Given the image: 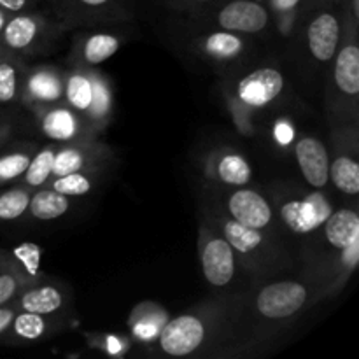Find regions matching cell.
Wrapping results in <instances>:
<instances>
[{
    "mask_svg": "<svg viewBox=\"0 0 359 359\" xmlns=\"http://www.w3.org/2000/svg\"><path fill=\"white\" fill-rule=\"evenodd\" d=\"M63 98L65 104L90 126L91 132L95 128H102L109 121L112 111V93L107 79L100 74L81 69L72 70L65 77Z\"/></svg>",
    "mask_w": 359,
    "mask_h": 359,
    "instance_id": "cell-1",
    "label": "cell"
},
{
    "mask_svg": "<svg viewBox=\"0 0 359 359\" xmlns=\"http://www.w3.org/2000/svg\"><path fill=\"white\" fill-rule=\"evenodd\" d=\"M309 291L294 280H279L263 287L256 297V309L266 319H286L305 307Z\"/></svg>",
    "mask_w": 359,
    "mask_h": 359,
    "instance_id": "cell-2",
    "label": "cell"
},
{
    "mask_svg": "<svg viewBox=\"0 0 359 359\" xmlns=\"http://www.w3.org/2000/svg\"><path fill=\"white\" fill-rule=\"evenodd\" d=\"M332 212V203L323 193L318 191L311 193L304 198L290 200L280 207L283 223L297 235H307L318 230Z\"/></svg>",
    "mask_w": 359,
    "mask_h": 359,
    "instance_id": "cell-3",
    "label": "cell"
},
{
    "mask_svg": "<svg viewBox=\"0 0 359 359\" xmlns=\"http://www.w3.org/2000/svg\"><path fill=\"white\" fill-rule=\"evenodd\" d=\"M205 325L191 314L179 316L165 325L160 333V347L168 356H189L205 340Z\"/></svg>",
    "mask_w": 359,
    "mask_h": 359,
    "instance_id": "cell-4",
    "label": "cell"
},
{
    "mask_svg": "<svg viewBox=\"0 0 359 359\" xmlns=\"http://www.w3.org/2000/svg\"><path fill=\"white\" fill-rule=\"evenodd\" d=\"M39 121H41L42 133L56 144L90 140V126L67 104L63 105L58 102V104L46 105Z\"/></svg>",
    "mask_w": 359,
    "mask_h": 359,
    "instance_id": "cell-5",
    "label": "cell"
},
{
    "mask_svg": "<svg viewBox=\"0 0 359 359\" xmlns=\"http://www.w3.org/2000/svg\"><path fill=\"white\" fill-rule=\"evenodd\" d=\"M284 90L283 74L272 67H263L242 77L237 84V98L242 105L262 109L272 104Z\"/></svg>",
    "mask_w": 359,
    "mask_h": 359,
    "instance_id": "cell-6",
    "label": "cell"
},
{
    "mask_svg": "<svg viewBox=\"0 0 359 359\" xmlns=\"http://www.w3.org/2000/svg\"><path fill=\"white\" fill-rule=\"evenodd\" d=\"M221 30L235 34H258L269 27V11L255 0H231L216 16Z\"/></svg>",
    "mask_w": 359,
    "mask_h": 359,
    "instance_id": "cell-7",
    "label": "cell"
},
{
    "mask_svg": "<svg viewBox=\"0 0 359 359\" xmlns=\"http://www.w3.org/2000/svg\"><path fill=\"white\" fill-rule=\"evenodd\" d=\"M202 272L207 283L214 287H223L235 276V251L223 237L207 233L200 251Z\"/></svg>",
    "mask_w": 359,
    "mask_h": 359,
    "instance_id": "cell-8",
    "label": "cell"
},
{
    "mask_svg": "<svg viewBox=\"0 0 359 359\" xmlns=\"http://www.w3.org/2000/svg\"><path fill=\"white\" fill-rule=\"evenodd\" d=\"M63 86H65V79L58 70L48 65L35 67L32 72L23 76L21 98L25 104L34 105V107L58 104L63 100Z\"/></svg>",
    "mask_w": 359,
    "mask_h": 359,
    "instance_id": "cell-9",
    "label": "cell"
},
{
    "mask_svg": "<svg viewBox=\"0 0 359 359\" xmlns=\"http://www.w3.org/2000/svg\"><path fill=\"white\" fill-rule=\"evenodd\" d=\"M226 209L231 219L255 230H265L272 223V207L255 189L241 188L228 196Z\"/></svg>",
    "mask_w": 359,
    "mask_h": 359,
    "instance_id": "cell-10",
    "label": "cell"
},
{
    "mask_svg": "<svg viewBox=\"0 0 359 359\" xmlns=\"http://www.w3.org/2000/svg\"><path fill=\"white\" fill-rule=\"evenodd\" d=\"M298 168L305 181L316 189H323L330 181V158L325 144L316 137H304L294 146Z\"/></svg>",
    "mask_w": 359,
    "mask_h": 359,
    "instance_id": "cell-11",
    "label": "cell"
},
{
    "mask_svg": "<svg viewBox=\"0 0 359 359\" xmlns=\"http://www.w3.org/2000/svg\"><path fill=\"white\" fill-rule=\"evenodd\" d=\"M307 42L311 55L318 62L335 58L340 42V20L333 11H321L311 20L307 28Z\"/></svg>",
    "mask_w": 359,
    "mask_h": 359,
    "instance_id": "cell-12",
    "label": "cell"
},
{
    "mask_svg": "<svg viewBox=\"0 0 359 359\" xmlns=\"http://www.w3.org/2000/svg\"><path fill=\"white\" fill-rule=\"evenodd\" d=\"M44 21L37 14H11L0 35V44L7 51H25L37 41Z\"/></svg>",
    "mask_w": 359,
    "mask_h": 359,
    "instance_id": "cell-13",
    "label": "cell"
},
{
    "mask_svg": "<svg viewBox=\"0 0 359 359\" xmlns=\"http://www.w3.org/2000/svg\"><path fill=\"white\" fill-rule=\"evenodd\" d=\"M95 158H97V147L90 140L62 144L56 147L51 177H60V175L72 174V172L91 170Z\"/></svg>",
    "mask_w": 359,
    "mask_h": 359,
    "instance_id": "cell-14",
    "label": "cell"
},
{
    "mask_svg": "<svg viewBox=\"0 0 359 359\" xmlns=\"http://www.w3.org/2000/svg\"><path fill=\"white\" fill-rule=\"evenodd\" d=\"M323 226L326 241L339 251L353 244L354 241H359V216L351 209L332 212Z\"/></svg>",
    "mask_w": 359,
    "mask_h": 359,
    "instance_id": "cell-15",
    "label": "cell"
},
{
    "mask_svg": "<svg viewBox=\"0 0 359 359\" xmlns=\"http://www.w3.org/2000/svg\"><path fill=\"white\" fill-rule=\"evenodd\" d=\"M335 56L337 86L347 97H356L359 93V48L354 42H349L337 51Z\"/></svg>",
    "mask_w": 359,
    "mask_h": 359,
    "instance_id": "cell-16",
    "label": "cell"
},
{
    "mask_svg": "<svg viewBox=\"0 0 359 359\" xmlns=\"http://www.w3.org/2000/svg\"><path fill=\"white\" fill-rule=\"evenodd\" d=\"M70 200L69 196L55 191L51 188L39 189L35 195H30V203H28V212L32 217L41 221H51L56 217L63 216L69 210Z\"/></svg>",
    "mask_w": 359,
    "mask_h": 359,
    "instance_id": "cell-17",
    "label": "cell"
},
{
    "mask_svg": "<svg viewBox=\"0 0 359 359\" xmlns=\"http://www.w3.org/2000/svg\"><path fill=\"white\" fill-rule=\"evenodd\" d=\"M21 311L34 312V314L49 316L55 314L58 309H62L63 297L55 286H37L25 291L18 302Z\"/></svg>",
    "mask_w": 359,
    "mask_h": 359,
    "instance_id": "cell-18",
    "label": "cell"
},
{
    "mask_svg": "<svg viewBox=\"0 0 359 359\" xmlns=\"http://www.w3.org/2000/svg\"><path fill=\"white\" fill-rule=\"evenodd\" d=\"M223 238L231 245V249L241 255H252L263 245L262 230H255L235 219H228L223 223Z\"/></svg>",
    "mask_w": 359,
    "mask_h": 359,
    "instance_id": "cell-19",
    "label": "cell"
},
{
    "mask_svg": "<svg viewBox=\"0 0 359 359\" xmlns=\"http://www.w3.org/2000/svg\"><path fill=\"white\" fill-rule=\"evenodd\" d=\"M202 48L210 58L226 62V60H233L241 55L244 49V42L235 32L221 30L205 35V39L202 41Z\"/></svg>",
    "mask_w": 359,
    "mask_h": 359,
    "instance_id": "cell-20",
    "label": "cell"
},
{
    "mask_svg": "<svg viewBox=\"0 0 359 359\" xmlns=\"http://www.w3.org/2000/svg\"><path fill=\"white\" fill-rule=\"evenodd\" d=\"M216 175L221 182L230 186H244L251 181V165L237 153L221 154L216 161Z\"/></svg>",
    "mask_w": 359,
    "mask_h": 359,
    "instance_id": "cell-21",
    "label": "cell"
},
{
    "mask_svg": "<svg viewBox=\"0 0 359 359\" xmlns=\"http://www.w3.org/2000/svg\"><path fill=\"white\" fill-rule=\"evenodd\" d=\"M23 69L11 55L0 58V104H13L21 97Z\"/></svg>",
    "mask_w": 359,
    "mask_h": 359,
    "instance_id": "cell-22",
    "label": "cell"
},
{
    "mask_svg": "<svg viewBox=\"0 0 359 359\" xmlns=\"http://www.w3.org/2000/svg\"><path fill=\"white\" fill-rule=\"evenodd\" d=\"M330 177L344 195L354 196L359 193V165L354 158L347 154L337 156L330 163Z\"/></svg>",
    "mask_w": 359,
    "mask_h": 359,
    "instance_id": "cell-23",
    "label": "cell"
},
{
    "mask_svg": "<svg viewBox=\"0 0 359 359\" xmlns=\"http://www.w3.org/2000/svg\"><path fill=\"white\" fill-rule=\"evenodd\" d=\"M56 147L58 146H46L32 156L30 163H28L27 170L23 174V181L27 188H42L49 181Z\"/></svg>",
    "mask_w": 359,
    "mask_h": 359,
    "instance_id": "cell-24",
    "label": "cell"
},
{
    "mask_svg": "<svg viewBox=\"0 0 359 359\" xmlns=\"http://www.w3.org/2000/svg\"><path fill=\"white\" fill-rule=\"evenodd\" d=\"M39 262H41V248L39 245L20 244L11 252L9 259L2 262V265L9 266L27 283L25 276L30 279V277H35L39 273Z\"/></svg>",
    "mask_w": 359,
    "mask_h": 359,
    "instance_id": "cell-25",
    "label": "cell"
},
{
    "mask_svg": "<svg viewBox=\"0 0 359 359\" xmlns=\"http://www.w3.org/2000/svg\"><path fill=\"white\" fill-rule=\"evenodd\" d=\"M119 39L111 34H93L84 41L83 60L88 65H98L107 62L119 49Z\"/></svg>",
    "mask_w": 359,
    "mask_h": 359,
    "instance_id": "cell-26",
    "label": "cell"
},
{
    "mask_svg": "<svg viewBox=\"0 0 359 359\" xmlns=\"http://www.w3.org/2000/svg\"><path fill=\"white\" fill-rule=\"evenodd\" d=\"M32 156L34 153L30 147H16L13 151L0 153V186L21 177L27 170Z\"/></svg>",
    "mask_w": 359,
    "mask_h": 359,
    "instance_id": "cell-27",
    "label": "cell"
},
{
    "mask_svg": "<svg viewBox=\"0 0 359 359\" xmlns=\"http://www.w3.org/2000/svg\"><path fill=\"white\" fill-rule=\"evenodd\" d=\"M30 193L27 186H16L0 193V221L20 219L28 210Z\"/></svg>",
    "mask_w": 359,
    "mask_h": 359,
    "instance_id": "cell-28",
    "label": "cell"
},
{
    "mask_svg": "<svg viewBox=\"0 0 359 359\" xmlns=\"http://www.w3.org/2000/svg\"><path fill=\"white\" fill-rule=\"evenodd\" d=\"M46 321L41 314H34V312L21 311L16 312L11 328L14 335L21 340H37L46 333Z\"/></svg>",
    "mask_w": 359,
    "mask_h": 359,
    "instance_id": "cell-29",
    "label": "cell"
},
{
    "mask_svg": "<svg viewBox=\"0 0 359 359\" xmlns=\"http://www.w3.org/2000/svg\"><path fill=\"white\" fill-rule=\"evenodd\" d=\"M49 188L70 198V196L88 195L91 188H93V182L88 177L86 172H72V174H65L53 179Z\"/></svg>",
    "mask_w": 359,
    "mask_h": 359,
    "instance_id": "cell-30",
    "label": "cell"
},
{
    "mask_svg": "<svg viewBox=\"0 0 359 359\" xmlns=\"http://www.w3.org/2000/svg\"><path fill=\"white\" fill-rule=\"evenodd\" d=\"M23 284L25 280L14 270L2 265V270H0V305L9 304L16 297Z\"/></svg>",
    "mask_w": 359,
    "mask_h": 359,
    "instance_id": "cell-31",
    "label": "cell"
},
{
    "mask_svg": "<svg viewBox=\"0 0 359 359\" xmlns=\"http://www.w3.org/2000/svg\"><path fill=\"white\" fill-rule=\"evenodd\" d=\"M342 251V263L347 270H353L359 262V241H354L347 248L340 249Z\"/></svg>",
    "mask_w": 359,
    "mask_h": 359,
    "instance_id": "cell-32",
    "label": "cell"
},
{
    "mask_svg": "<svg viewBox=\"0 0 359 359\" xmlns=\"http://www.w3.org/2000/svg\"><path fill=\"white\" fill-rule=\"evenodd\" d=\"M302 2H305V0H270V7L280 16H290L298 9Z\"/></svg>",
    "mask_w": 359,
    "mask_h": 359,
    "instance_id": "cell-33",
    "label": "cell"
},
{
    "mask_svg": "<svg viewBox=\"0 0 359 359\" xmlns=\"http://www.w3.org/2000/svg\"><path fill=\"white\" fill-rule=\"evenodd\" d=\"M35 0H0V9L9 14L25 13Z\"/></svg>",
    "mask_w": 359,
    "mask_h": 359,
    "instance_id": "cell-34",
    "label": "cell"
},
{
    "mask_svg": "<svg viewBox=\"0 0 359 359\" xmlns=\"http://www.w3.org/2000/svg\"><path fill=\"white\" fill-rule=\"evenodd\" d=\"M72 6L81 7V9L86 11H98V9H105L111 4H114L116 0H69Z\"/></svg>",
    "mask_w": 359,
    "mask_h": 359,
    "instance_id": "cell-35",
    "label": "cell"
},
{
    "mask_svg": "<svg viewBox=\"0 0 359 359\" xmlns=\"http://www.w3.org/2000/svg\"><path fill=\"white\" fill-rule=\"evenodd\" d=\"M14 316H16V309L9 305H0V335L9 332Z\"/></svg>",
    "mask_w": 359,
    "mask_h": 359,
    "instance_id": "cell-36",
    "label": "cell"
},
{
    "mask_svg": "<svg viewBox=\"0 0 359 359\" xmlns=\"http://www.w3.org/2000/svg\"><path fill=\"white\" fill-rule=\"evenodd\" d=\"M9 133H11L9 123L0 119V147H2L4 144H6V140L9 139Z\"/></svg>",
    "mask_w": 359,
    "mask_h": 359,
    "instance_id": "cell-37",
    "label": "cell"
},
{
    "mask_svg": "<svg viewBox=\"0 0 359 359\" xmlns=\"http://www.w3.org/2000/svg\"><path fill=\"white\" fill-rule=\"evenodd\" d=\"M9 16H11L9 13H6V11H4V9H0V35H2V30H4V27H6V23H7V20H9Z\"/></svg>",
    "mask_w": 359,
    "mask_h": 359,
    "instance_id": "cell-38",
    "label": "cell"
},
{
    "mask_svg": "<svg viewBox=\"0 0 359 359\" xmlns=\"http://www.w3.org/2000/svg\"><path fill=\"white\" fill-rule=\"evenodd\" d=\"M351 4H353V16H354V20H358V18H359V0H351Z\"/></svg>",
    "mask_w": 359,
    "mask_h": 359,
    "instance_id": "cell-39",
    "label": "cell"
},
{
    "mask_svg": "<svg viewBox=\"0 0 359 359\" xmlns=\"http://www.w3.org/2000/svg\"><path fill=\"white\" fill-rule=\"evenodd\" d=\"M186 2H191V4H209L212 0H186Z\"/></svg>",
    "mask_w": 359,
    "mask_h": 359,
    "instance_id": "cell-40",
    "label": "cell"
},
{
    "mask_svg": "<svg viewBox=\"0 0 359 359\" xmlns=\"http://www.w3.org/2000/svg\"><path fill=\"white\" fill-rule=\"evenodd\" d=\"M6 55H9V51H7V49L4 48L2 44H0V58H4V56H6Z\"/></svg>",
    "mask_w": 359,
    "mask_h": 359,
    "instance_id": "cell-41",
    "label": "cell"
}]
</instances>
